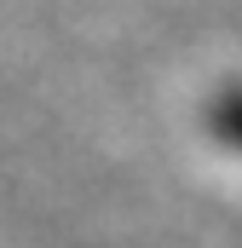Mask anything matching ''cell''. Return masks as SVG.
I'll list each match as a JSON object with an SVG mask.
<instances>
[{
  "label": "cell",
  "mask_w": 242,
  "mask_h": 248,
  "mask_svg": "<svg viewBox=\"0 0 242 248\" xmlns=\"http://www.w3.org/2000/svg\"><path fill=\"white\" fill-rule=\"evenodd\" d=\"M213 127H219V139H225V144H237V150H242V93H225V98H219Z\"/></svg>",
  "instance_id": "6da1fadb"
}]
</instances>
